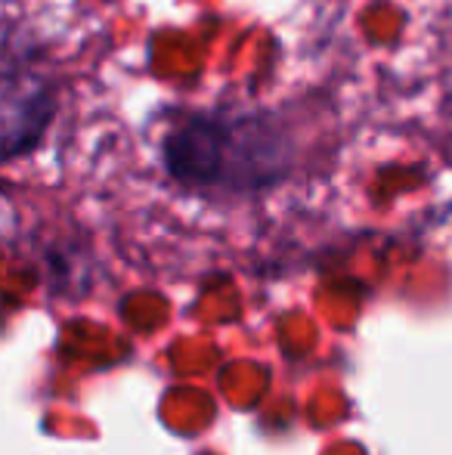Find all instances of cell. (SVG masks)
Here are the masks:
<instances>
[{
  "label": "cell",
  "mask_w": 452,
  "mask_h": 455,
  "mask_svg": "<svg viewBox=\"0 0 452 455\" xmlns=\"http://www.w3.org/2000/svg\"><path fill=\"white\" fill-rule=\"evenodd\" d=\"M164 174L183 189L248 196L285 183L297 143L270 108H193L168 121L158 140Z\"/></svg>",
  "instance_id": "cell-1"
},
{
  "label": "cell",
  "mask_w": 452,
  "mask_h": 455,
  "mask_svg": "<svg viewBox=\"0 0 452 455\" xmlns=\"http://www.w3.org/2000/svg\"><path fill=\"white\" fill-rule=\"evenodd\" d=\"M59 108V91L35 41H16L6 25L0 62V149L4 162L28 156L47 137Z\"/></svg>",
  "instance_id": "cell-2"
}]
</instances>
